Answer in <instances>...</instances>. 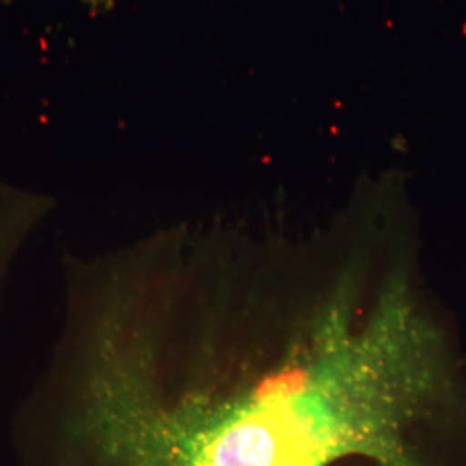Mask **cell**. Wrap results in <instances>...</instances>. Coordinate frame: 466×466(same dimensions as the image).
Here are the masks:
<instances>
[{
	"label": "cell",
	"mask_w": 466,
	"mask_h": 466,
	"mask_svg": "<svg viewBox=\"0 0 466 466\" xmlns=\"http://www.w3.org/2000/svg\"><path fill=\"white\" fill-rule=\"evenodd\" d=\"M206 263L180 350L157 318L100 344V465L466 466L465 350L411 218L352 198L221 235Z\"/></svg>",
	"instance_id": "obj_1"
}]
</instances>
